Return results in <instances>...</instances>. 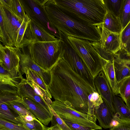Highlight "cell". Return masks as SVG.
<instances>
[{
  "label": "cell",
  "mask_w": 130,
  "mask_h": 130,
  "mask_svg": "<svg viewBox=\"0 0 130 130\" xmlns=\"http://www.w3.org/2000/svg\"><path fill=\"white\" fill-rule=\"evenodd\" d=\"M115 118L118 121V123L110 130H130V121L120 119L116 118L115 116Z\"/></svg>",
  "instance_id": "38"
},
{
  "label": "cell",
  "mask_w": 130,
  "mask_h": 130,
  "mask_svg": "<svg viewBox=\"0 0 130 130\" xmlns=\"http://www.w3.org/2000/svg\"><path fill=\"white\" fill-rule=\"evenodd\" d=\"M121 52L119 53V51L114 55L115 75L118 83L130 76V57L125 54V56H122Z\"/></svg>",
  "instance_id": "15"
},
{
  "label": "cell",
  "mask_w": 130,
  "mask_h": 130,
  "mask_svg": "<svg viewBox=\"0 0 130 130\" xmlns=\"http://www.w3.org/2000/svg\"><path fill=\"white\" fill-rule=\"evenodd\" d=\"M119 18L122 30L130 22V0H124Z\"/></svg>",
  "instance_id": "29"
},
{
  "label": "cell",
  "mask_w": 130,
  "mask_h": 130,
  "mask_svg": "<svg viewBox=\"0 0 130 130\" xmlns=\"http://www.w3.org/2000/svg\"><path fill=\"white\" fill-rule=\"evenodd\" d=\"M0 14L3 17L6 30L14 46L20 29L25 18L24 20L21 19L0 4Z\"/></svg>",
  "instance_id": "11"
},
{
  "label": "cell",
  "mask_w": 130,
  "mask_h": 130,
  "mask_svg": "<svg viewBox=\"0 0 130 130\" xmlns=\"http://www.w3.org/2000/svg\"><path fill=\"white\" fill-rule=\"evenodd\" d=\"M94 114L100 126L104 129L111 128L115 116L107 104L103 100L99 107L94 109Z\"/></svg>",
  "instance_id": "17"
},
{
  "label": "cell",
  "mask_w": 130,
  "mask_h": 130,
  "mask_svg": "<svg viewBox=\"0 0 130 130\" xmlns=\"http://www.w3.org/2000/svg\"><path fill=\"white\" fill-rule=\"evenodd\" d=\"M121 50L130 57V22L121 33Z\"/></svg>",
  "instance_id": "26"
},
{
  "label": "cell",
  "mask_w": 130,
  "mask_h": 130,
  "mask_svg": "<svg viewBox=\"0 0 130 130\" xmlns=\"http://www.w3.org/2000/svg\"><path fill=\"white\" fill-rule=\"evenodd\" d=\"M58 31L59 39L63 41L61 58L74 72L96 89L94 79L86 64L68 43L67 36L60 31Z\"/></svg>",
  "instance_id": "6"
},
{
  "label": "cell",
  "mask_w": 130,
  "mask_h": 130,
  "mask_svg": "<svg viewBox=\"0 0 130 130\" xmlns=\"http://www.w3.org/2000/svg\"><path fill=\"white\" fill-rule=\"evenodd\" d=\"M102 26L112 32L119 33L122 27L119 18L107 11L102 24Z\"/></svg>",
  "instance_id": "22"
},
{
  "label": "cell",
  "mask_w": 130,
  "mask_h": 130,
  "mask_svg": "<svg viewBox=\"0 0 130 130\" xmlns=\"http://www.w3.org/2000/svg\"><path fill=\"white\" fill-rule=\"evenodd\" d=\"M49 108L53 115L52 119L51 121V126L57 124L62 130H72L59 117L51 106L49 107Z\"/></svg>",
  "instance_id": "37"
},
{
  "label": "cell",
  "mask_w": 130,
  "mask_h": 130,
  "mask_svg": "<svg viewBox=\"0 0 130 130\" xmlns=\"http://www.w3.org/2000/svg\"><path fill=\"white\" fill-rule=\"evenodd\" d=\"M21 102L43 124L47 125L52 119V113L48 112L43 107L27 97L21 98Z\"/></svg>",
  "instance_id": "14"
},
{
  "label": "cell",
  "mask_w": 130,
  "mask_h": 130,
  "mask_svg": "<svg viewBox=\"0 0 130 130\" xmlns=\"http://www.w3.org/2000/svg\"><path fill=\"white\" fill-rule=\"evenodd\" d=\"M45 8L53 26L67 36L99 41L102 27L87 24L68 15L62 11L53 0H48Z\"/></svg>",
  "instance_id": "2"
},
{
  "label": "cell",
  "mask_w": 130,
  "mask_h": 130,
  "mask_svg": "<svg viewBox=\"0 0 130 130\" xmlns=\"http://www.w3.org/2000/svg\"><path fill=\"white\" fill-rule=\"evenodd\" d=\"M113 105L116 118L130 121V109L124 104L121 97L114 94Z\"/></svg>",
  "instance_id": "21"
},
{
  "label": "cell",
  "mask_w": 130,
  "mask_h": 130,
  "mask_svg": "<svg viewBox=\"0 0 130 130\" xmlns=\"http://www.w3.org/2000/svg\"><path fill=\"white\" fill-rule=\"evenodd\" d=\"M50 71L51 79L47 87L55 100L96 119L90 108L88 99L90 94L97 92L96 89L74 72L61 58Z\"/></svg>",
  "instance_id": "1"
},
{
  "label": "cell",
  "mask_w": 130,
  "mask_h": 130,
  "mask_svg": "<svg viewBox=\"0 0 130 130\" xmlns=\"http://www.w3.org/2000/svg\"><path fill=\"white\" fill-rule=\"evenodd\" d=\"M30 20V19L27 16L20 29L14 47L22 48L24 33Z\"/></svg>",
  "instance_id": "35"
},
{
  "label": "cell",
  "mask_w": 130,
  "mask_h": 130,
  "mask_svg": "<svg viewBox=\"0 0 130 130\" xmlns=\"http://www.w3.org/2000/svg\"><path fill=\"white\" fill-rule=\"evenodd\" d=\"M100 59L102 71L107 79L114 94L118 95L119 94L118 83L115 75L114 59L111 60H106L100 56Z\"/></svg>",
  "instance_id": "18"
},
{
  "label": "cell",
  "mask_w": 130,
  "mask_h": 130,
  "mask_svg": "<svg viewBox=\"0 0 130 130\" xmlns=\"http://www.w3.org/2000/svg\"><path fill=\"white\" fill-rule=\"evenodd\" d=\"M57 39L30 19L24 33L22 48L33 42H50Z\"/></svg>",
  "instance_id": "10"
},
{
  "label": "cell",
  "mask_w": 130,
  "mask_h": 130,
  "mask_svg": "<svg viewBox=\"0 0 130 130\" xmlns=\"http://www.w3.org/2000/svg\"><path fill=\"white\" fill-rule=\"evenodd\" d=\"M0 130H30L22 124L13 123L0 118Z\"/></svg>",
  "instance_id": "32"
},
{
  "label": "cell",
  "mask_w": 130,
  "mask_h": 130,
  "mask_svg": "<svg viewBox=\"0 0 130 130\" xmlns=\"http://www.w3.org/2000/svg\"><path fill=\"white\" fill-rule=\"evenodd\" d=\"M62 119L72 130H95L91 127L84 126L64 119Z\"/></svg>",
  "instance_id": "39"
},
{
  "label": "cell",
  "mask_w": 130,
  "mask_h": 130,
  "mask_svg": "<svg viewBox=\"0 0 130 130\" xmlns=\"http://www.w3.org/2000/svg\"><path fill=\"white\" fill-rule=\"evenodd\" d=\"M20 70L22 75L25 74L27 80L33 82L38 85L44 91L48 97L52 98L47 86L37 72L27 67H20Z\"/></svg>",
  "instance_id": "20"
},
{
  "label": "cell",
  "mask_w": 130,
  "mask_h": 130,
  "mask_svg": "<svg viewBox=\"0 0 130 130\" xmlns=\"http://www.w3.org/2000/svg\"><path fill=\"white\" fill-rule=\"evenodd\" d=\"M128 107L130 109V103L129 104V105L128 106Z\"/></svg>",
  "instance_id": "41"
},
{
  "label": "cell",
  "mask_w": 130,
  "mask_h": 130,
  "mask_svg": "<svg viewBox=\"0 0 130 130\" xmlns=\"http://www.w3.org/2000/svg\"><path fill=\"white\" fill-rule=\"evenodd\" d=\"M21 99L17 94L7 92H0V104L14 101H21Z\"/></svg>",
  "instance_id": "34"
},
{
  "label": "cell",
  "mask_w": 130,
  "mask_h": 130,
  "mask_svg": "<svg viewBox=\"0 0 130 130\" xmlns=\"http://www.w3.org/2000/svg\"><path fill=\"white\" fill-rule=\"evenodd\" d=\"M90 108L94 114V109L98 108L103 102V100L101 96L97 92L91 93L88 97Z\"/></svg>",
  "instance_id": "33"
},
{
  "label": "cell",
  "mask_w": 130,
  "mask_h": 130,
  "mask_svg": "<svg viewBox=\"0 0 130 130\" xmlns=\"http://www.w3.org/2000/svg\"><path fill=\"white\" fill-rule=\"evenodd\" d=\"M121 33L111 32L102 27L101 40L99 43L101 48L105 51L114 54L121 49Z\"/></svg>",
  "instance_id": "13"
},
{
  "label": "cell",
  "mask_w": 130,
  "mask_h": 130,
  "mask_svg": "<svg viewBox=\"0 0 130 130\" xmlns=\"http://www.w3.org/2000/svg\"><path fill=\"white\" fill-rule=\"evenodd\" d=\"M63 12L80 22L101 26L107 11L103 0H53Z\"/></svg>",
  "instance_id": "3"
},
{
  "label": "cell",
  "mask_w": 130,
  "mask_h": 130,
  "mask_svg": "<svg viewBox=\"0 0 130 130\" xmlns=\"http://www.w3.org/2000/svg\"><path fill=\"white\" fill-rule=\"evenodd\" d=\"M0 41L4 45L14 46L5 28L3 17L0 14Z\"/></svg>",
  "instance_id": "31"
},
{
  "label": "cell",
  "mask_w": 130,
  "mask_h": 130,
  "mask_svg": "<svg viewBox=\"0 0 130 130\" xmlns=\"http://www.w3.org/2000/svg\"><path fill=\"white\" fill-rule=\"evenodd\" d=\"M35 116L28 115L25 117L19 116L17 119L21 124L30 130H45L46 128Z\"/></svg>",
  "instance_id": "23"
},
{
  "label": "cell",
  "mask_w": 130,
  "mask_h": 130,
  "mask_svg": "<svg viewBox=\"0 0 130 130\" xmlns=\"http://www.w3.org/2000/svg\"><path fill=\"white\" fill-rule=\"evenodd\" d=\"M67 37L68 43L83 60L94 79L102 69L100 56L91 41L69 36Z\"/></svg>",
  "instance_id": "5"
},
{
  "label": "cell",
  "mask_w": 130,
  "mask_h": 130,
  "mask_svg": "<svg viewBox=\"0 0 130 130\" xmlns=\"http://www.w3.org/2000/svg\"><path fill=\"white\" fill-rule=\"evenodd\" d=\"M63 44V40L60 39L50 42H34L26 46L27 52H22L40 67L50 71L61 58Z\"/></svg>",
  "instance_id": "4"
},
{
  "label": "cell",
  "mask_w": 130,
  "mask_h": 130,
  "mask_svg": "<svg viewBox=\"0 0 130 130\" xmlns=\"http://www.w3.org/2000/svg\"><path fill=\"white\" fill-rule=\"evenodd\" d=\"M50 105L62 119L91 127L95 130L102 129L96 124V120L90 115L76 110L57 100L53 101Z\"/></svg>",
  "instance_id": "8"
},
{
  "label": "cell",
  "mask_w": 130,
  "mask_h": 130,
  "mask_svg": "<svg viewBox=\"0 0 130 130\" xmlns=\"http://www.w3.org/2000/svg\"><path fill=\"white\" fill-rule=\"evenodd\" d=\"M45 130H62L59 126L58 125L55 124L53 126H51L50 127L46 128Z\"/></svg>",
  "instance_id": "40"
},
{
  "label": "cell",
  "mask_w": 130,
  "mask_h": 130,
  "mask_svg": "<svg viewBox=\"0 0 130 130\" xmlns=\"http://www.w3.org/2000/svg\"><path fill=\"white\" fill-rule=\"evenodd\" d=\"M17 92L18 95L21 98L25 97L29 98L48 112L52 113L44 101L36 93L28 84L26 79L23 78L21 79V82L18 85Z\"/></svg>",
  "instance_id": "16"
},
{
  "label": "cell",
  "mask_w": 130,
  "mask_h": 130,
  "mask_svg": "<svg viewBox=\"0 0 130 130\" xmlns=\"http://www.w3.org/2000/svg\"><path fill=\"white\" fill-rule=\"evenodd\" d=\"M118 90L120 97L128 107L130 103V76L118 83Z\"/></svg>",
  "instance_id": "25"
},
{
  "label": "cell",
  "mask_w": 130,
  "mask_h": 130,
  "mask_svg": "<svg viewBox=\"0 0 130 130\" xmlns=\"http://www.w3.org/2000/svg\"><path fill=\"white\" fill-rule=\"evenodd\" d=\"M94 83L97 92L107 104L115 115V112L113 105L114 94L102 71L94 78Z\"/></svg>",
  "instance_id": "12"
},
{
  "label": "cell",
  "mask_w": 130,
  "mask_h": 130,
  "mask_svg": "<svg viewBox=\"0 0 130 130\" xmlns=\"http://www.w3.org/2000/svg\"><path fill=\"white\" fill-rule=\"evenodd\" d=\"M20 48L0 45V65L13 77L22 76L20 70Z\"/></svg>",
  "instance_id": "9"
},
{
  "label": "cell",
  "mask_w": 130,
  "mask_h": 130,
  "mask_svg": "<svg viewBox=\"0 0 130 130\" xmlns=\"http://www.w3.org/2000/svg\"><path fill=\"white\" fill-rule=\"evenodd\" d=\"M0 4L22 20L27 16L20 0H0Z\"/></svg>",
  "instance_id": "24"
},
{
  "label": "cell",
  "mask_w": 130,
  "mask_h": 130,
  "mask_svg": "<svg viewBox=\"0 0 130 130\" xmlns=\"http://www.w3.org/2000/svg\"><path fill=\"white\" fill-rule=\"evenodd\" d=\"M18 116L6 104H0V118L14 124H21L17 119Z\"/></svg>",
  "instance_id": "28"
},
{
  "label": "cell",
  "mask_w": 130,
  "mask_h": 130,
  "mask_svg": "<svg viewBox=\"0 0 130 130\" xmlns=\"http://www.w3.org/2000/svg\"><path fill=\"white\" fill-rule=\"evenodd\" d=\"M27 82L36 93L44 101L48 107L53 102L51 99L47 96L44 91L40 87L33 82L28 80Z\"/></svg>",
  "instance_id": "36"
},
{
  "label": "cell",
  "mask_w": 130,
  "mask_h": 130,
  "mask_svg": "<svg viewBox=\"0 0 130 130\" xmlns=\"http://www.w3.org/2000/svg\"><path fill=\"white\" fill-rule=\"evenodd\" d=\"M108 12L119 18L124 0H103Z\"/></svg>",
  "instance_id": "30"
},
{
  "label": "cell",
  "mask_w": 130,
  "mask_h": 130,
  "mask_svg": "<svg viewBox=\"0 0 130 130\" xmlns=\"http://www.w3.org/2000/svg\"><path fill=\"white\" fill-rule=\"evenodd\" d=\"M20 67H27L35 71L48 86L51 79L50 71H45L36 64L28 54L21 51L20 53Z\"/></svg>",
  "instance_id": "19"
},
{
  "label": "cell",
  "mask_w": 130,
  "mask_h": 130,
  "mask_svg": "<svg viewBox=\"0 0 130 130\" xmlns=\"http://www.w3.org/2000/svg\"><path fill=\"white\" fill-rule=\"evenodd\" d=\"M27 15L32 20L53 35L56 30L52 24L45 8L48 0H20Z\"/></svg>",
  "instance_id": "7"
},
{
  "label": "cell",
  "mask_w": 130,
  "mask_h": 130,
  "mask_svg": "<svg viewBox=\"0 0 130 130\" xmlns=\"http://www.w3.org/2000/svg\"><path fill=\"white\" fill-rule=\"evenodd\" d=\"M5 104L18 116L25 117L30 115L35 117L21 101H14Z\"/></svg>",
  "instance_id": "27"
}]
</instances>
